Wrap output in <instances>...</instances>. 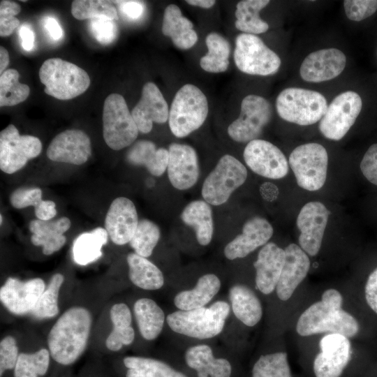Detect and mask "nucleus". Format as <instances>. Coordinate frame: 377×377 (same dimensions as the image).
<instances>
[{"mask_svg":"<svg viewBox=\"0 0 377 377\" xmlns=\"http://www.w3.org/2000/svg\"><path fill=\"white\" fill-rule=\"evenodd\" d=\"M92 326L90 311L81 306L66 309L47 334L51 357L61 365L74 363L87 348Z\"/></svg>","mask_w":377,"mask_h":377,"instance_id":"obj_1","label":"nucleus"},{"mask_svg":"<svg viewBox=\"0 0 377 377\" xmlns=\"http://www.w3.org/2000/svg\"><path fill=\"white\" fill-rule=\"evenodd\" d=\"M343 297L336 289L326 290L321 300L309 306L300 316L297 332L302 337L317 334H340L348 338L355 336L357 320L342 309Z\"/></svg>","mask_w":377,"mask_h":377,"instance_id":"obj_2","label":"nucleus"},{"mask_svg":"<svg viewBox=\"0 0 377 377\" xmlns=\"http://www.w3.org/2000/svg\"><path fill=\"white\" fill-rule=\"evenodd\" d=\"M229 313V304L224 301H217L209 307L174 311L168 315L166 321L176 333L205 339L222 332Z\"/></svg>","mask_w":377,"mask_h":377,"instance_id":"obj_3","label":"nucleus"},{"mask_svg":"<svg viewBox=\"0 0 377 377\" xmlns=\"http://www.w3.org/2000/svg\"><path fill=\"white\" fill-rule=\"evenodd\" d=\"M209 112L208 101L196 86L186 84L175 94L169 110L168 124L172 133L184 138L198 129Z\"/></svg>","mask_w":377,"mask_h":377,"instance_id":"obj_4","label":"nucleus"},{"mask_svg":"<svg viewBox=\"0 0 377 377\" xmlns=\"http://www.w3.org/2000/svg\"><path fill=\"white\" fill-rule=\"evenodd\" d=\"M44 91L59 100H69L83 94L90 85L87 73L78 66L60 58L45 60L39 71Z\"/></svg>","mask_w":377,"mask_h":377,"instance_id":"obj_5","label":"nucleus"},{"mask_svg":"<svg viewBox=\"0 0 377 377\" xmlns=\"http://www.w3.org/2000/svg\"><path fill=\"white\" fill-rule=\"evenodd\" d=\"M327 106L326 98L320 93L298 87L283 89L276 100L279 117L300 126H309L320 121Z\"/></svg>","mask_w":377,"mask_h":377,"instance_id":"obj_6","label":"nucleus"},{"mask_svg":"<svg viewBox=\"0 0 377 377\" xmlns=\"http://www.w3.org/2000/svg\"><path fill=\"white\" fill-rule=\"evenodd\" d=\"M139 130L124 98L117 93L105 100L103 110V135L107 145L120 150L131 145Z\"/></svg>","mask_w":377,"mask_h":377,"instance_id":"obj_7","label":"nucleus"},{"mask_svg":"<svg viewBox=\"0 0 377 377\" xmlns=\"http://www.w3.org/2000/svg\"><path fill=\"white\" fill-rule=\"evenodd\" d=\"M288 163L300 187L315 191L325 184L328 155L321 145L310 142L295 147L290 155Z\"/></svg>","mask_w":377,"mask_h":377,"instance_id":"obj_8","label":"nucleus"},{"mask_svg":"<svg viewBox=\"0 0 377 377\" xmlns=\"http://www.w3.org/2000/svg\"><path fill=\"white\" fill-rule=\"evenodd\" d=\"M246 177V167L235 157L225 154L205 179L202 196L209 205H223L245 182Z\"/></svg>","mask_w":377,"mask_h":377,"instance_id":"obj_9","label":"nucleus"},{"mask_svg":"<svg viewBox=\"0 0 377 377\" xmlns=\"http://www.w3.org/2000/svg\"><path fill=\"white\" fill-rule=\"evenodd\" d=\"M234 61L238 69L252 75L275 74L281 59L256 35L242 33L235 40Z\"/></svg>","mask_w":377,"mask_h":377,"instance_id":"obj_10","label":"nucleus"},{"mask_svg":"<svg viewBox=\"0 0 377 377\" xmlns=\"http://www.w3.org/2000/svg\"><path fill=\"white\" fill-rule=\"evenodd\" d=\"M272 117V108L267 99L248 95L242 101L239 117L228 126V134L236 142H249L258 139Z\"/></svg>","mask_w":377,"mask_h":377,"instance_id":"obj_11","label":"nucleus"},{"mask_svg":"<svg viewBox=\"0 0 377 377\" xmlns=\"http://www.w3.org/2000/svg\"><path fill=\"white\" fill-rule=\"evenodd\" d=\"M362 107V101L357 93H341L332 101L320 119V133L329 140H340L354 124Z\"/></svg>","mask_w":377,"mask_h":377,"instance_id":"obj_12","label":"nucleus"},{"mask_svg":"<svg viewBox=\"0 0 377 377\" xmlns=\"http://www.w3.org/2000/svg\"><path fill=\"white\" fill-rule=\"evenodd\" d=\"M41 150L42 143L37 137L20 135L13 124H9L0 133V169L13 174L37 157Z\"/></svg>","mask_w":377,"mask_h":377,"instance_id":"obj_13","label":"nucleus"},{"mask_svg":"<svg viewBox=\"0 0 377 377\" xmlns=\"http://www.w3.org/2000/svg\"><path fill=\"white\" fill-rule=\"evenodd\" d=\"M243 156L248 167L262 177L279 179L288 172L289 163L284 154L267 140L256 139L248 142Z\"/></svg>","mask_w":377,"mask_h":377,"instance_id":"obj_14","label":"nucleus"},{"mask_svg":"<svg viewBox=\"0 0 377 377\" xmlns=\"http://www.w3.org/2000/svg\"><path fill=\"white\" fill-rule=\"evenodd\" d=\"M320 352L313 361L316 377H340L351 357V344L340 334H327L319 342Z\"/></svg>","mask_w":377,"mask_h":377,"instance_id":"obj_15","label":"nucleus"},{"mask_svg":"<svg viewBox=\"0 0 377 377\" xmlns=\"http://www.w3.org/2000/svg\"><path fill=\"white\" fill-rule=\"evenodd\" d=\"M329 214L324 204L313 201L305 204L297 216L299 244L311 256H315L320 251Z\"/></svg>","mask_w":377,"mask_h":377,"instance_id":"obj_16","label":"nucleus"},{"mask_svg":"<svg viewBox=\"0 0 377 377\" xmlns=\"http://www.w3.org/2000/svg\"><path fill=\"white\" fill-rule=\"evenodd\" d=\"M46 288L40 278L21 281L8 277L0 288V300L15 315L31 313Z\"/></svg>","mask_w":377,"mask_h":377,"instance_id":"obj_17","label":"nucleus"},{"mask_svg":"<svg viewBox=\"0 0 377 377\" xmlns=\"http://www.w3.org/2000/svg\"><path fill=\"white\" fill-rule=\"evenodd\" d=\"M168 151L167 172L170 184L178 190L189 189L196 184L200 175L195 150L186 144L172 143Z\"/></svg>","mask_w":377,"mask_h":377,"instance_id":"obj_18","label":"nucleus"},{"mask_svg":"<svg viewBox=\"0 0 377 377\" xmlns=\"http://www.w3.org/2000/svg\"><path fill=\"white\" fill-rule=\"evenodd\" d=\"M91 154V140L82 131L66 130L56 135L47 149V156L52 161L82 165Z\"/></svg>","mask_w":377,"mask_h":377,"instance_id":"obj_19","label":"nucleus"},{"mask_svg":"<svg viewBox=\"0 0 377 377\" xmlns=\"http://www.w3.org/2000/svg\"><path fill=\"white\" fill-rule=\"evenodd\" d=\"M346 57L337 48H325L310 53L302 61L300 73L309 82L332 80L345 68Z\"/></svg>","mask_w":377,"mask_h":377,"instance_id":"obj_20","label":"nucleus"},{"mask_svg":"<svg viewBox=\"0 0 377 377\" xmlns=\"http://www.w3.org/2000/svg\"><path fill=\"white\" fill-rule=\"evenodd\" d=\"M138 213L134 203L128 198H115L108 210L105 229L112 242L117 245L129 243L138 225Z\"/></svg>","mask_w":377,"mask_h":377,"instance_id":"obj_21","label":"nucleus"},{"mask_svg":"<svg viewBox=\"0 0 377 377\" xmlns=\"http://www.w3.org/2000/svg\"><path fill=\"white\" fill-rule=\"evenodd\" d=\"M169 108L158 87L152 82L145 84L140 101L131 114L138 128L142 133H149L153 122L163 124L168 121Z\"/></svg>","mask_w":377,"mask_h":377,"instance_id":"obj_22","label":"nucleus"},{"mask_svg":"<svg viewBox=\"0 0 377 377\" xmlns=\"http://www.w3.org/2000/svg\"><path fill=\"white\" fill-rule=\"evenodd\" d=\"M273 233V227L267 219L253 217L244 224L242 233L226 244L224 255L229 260L244 258L266 244Z\"/></svg>","mask_w":377,"mask_h":377,"instance_id":"obj_23","label":"nucleus"},{"mask_svg":"<svg viewBox=\"0 0 377 377\" xmlns=\"http://www.w3.org/2000/svg\"><path fill=\"white\" fill-rule=\"evenodd\" d=\"M284 250V265L275 289L277 297L282 301L291 297L310 268L309 258L300 246L290 244Z\"/></svg>","mask_w":377,"mask_h":377,"instance_id":"obj_24","label":"nucleus"},{"mask_svg":"<svg viewBox=\"0 0 377 377\" xmlns=\"http://www.w3.org/2000/svg\"><path fill=\"white\" fill-rule=\"evenodd\" d=\"M285 261V250L274 242H267L259 251L253 263L256 285L263 294L272 293L277 286Z\"/></svg>","mask_w":377,"mask_h":377,"instance_id":"obj_25","label":"nucleus"},{"mask_svg":"<svg viewBox=\"0 0 377 377\" xmlns=\"http://www.w3.org/2000/svg\"><path fill=\"white\" fill-rule=\"evenodd\" d=\"M71 227V221L67 217H61L54 221L32 220L29 223V230L32 232L31 241L35 246H43L45 255H51L65 244L66 238L64 233Z\"/></svg>","mask_w":377,"mask_h":377,"instance_id":"obj_26","label":"nucleus"},{"mask_svg":"<svg viewBox=\"0 0 377 377\" xmlns=\"http://www.w3.org/2000/svg\"><path fill=\"white\" fill-rule=\"evenodd\" d=\"M193 23L183 16L175 4L168 5L164 10L162 32L172 39L174 45L182 50L191 48L198 40Z\"/></svg>","mask_w":377,"mask_h":377,"instance_id":"obj_27","label":"nucleus"},{"mask_svg":"<svg viewBox=\"0 0 377 377\" xmlns=\"http://www.w3.org/2000/svg\"><path fill=\"white\" fill-rule=\"evenodd\" d=\"M187 365L197 371L198 377H230L231 365L224 358H215L212 348L205 344L187 349L185 353Z\"/></svg>","mask_w":377,"mask_h":377,"instance_id":"obj_28","label":"nucleus"},{"mask_svg":"<svg viewBox=\"0 0 377 377\" xmlns=\"http://www.w3.org/2000/svg\"><path fill=\"white\" fill-rule=\"evenodd\" d=\"M126 161L133 165L145 166L150 174L160 177L167 170L169 151L165 148L157 149L151 141L141 140L128 150Z\"/></svg>","mask_w":377,"mask_h":377,"instance_id":"obj_29","label":"nucleus"},{"mask_svg":"<svg viewBox=\"0 0 377 377\" xmlns=\"http://www.w3.org/2000/svg\"><path fill=\"white\" fill-rule=\"evenodd\" d=\"M220 288L221 281L217 276L205 274L198 279L193 289L181 291L175 295V305L183 311L204 307L218 293Z\"/></svg>","mask_w":377,"mask_h":377,"instance_id":"obj_30","label":"nucleus"},{"mask_svg":"<svg viewBox=\"0 0 377 377\" xmlns=\"http://www.w3.org/2000/svg\"><path fill=\"white\" fill-rule=\"evenodd\" d=\"M182 221L193 228L198 242L202 246L208 245L214 233L212 210L205 200H195L189 202L183 209Z\"/></svg>","mask_w":377,"mask_h":377,"instance_id":"obj_31","label":"nucleus"},{"mask_svg":"<svg viewBox=\"0 0 377 377\" xmlns=\"http://www.w3.org/2000/svg\"><path fill=\"white\" fill-rule=\"evenodd\" d=\"M229 298L235 316L242 323L253 327L260 320L262 305L250 288L242 284L235 285L229 290Z\"/></svg>","mask_w":377,"mask_h":377,"instance_id":"obj_32","label":"nucleus"},{"mask_svg":"<svg viewBox=\"0 0 377 377\" xmlns=\"http://www.w3.org/2000/svg\"><path fill=\"white\" fill-rule=\"evenodd\" d=\"M133 311L141 336L149 341L156 339L165 322L162 309L154 300L143 297L135 302Z\"/></svg>","mask_w":377,"mask_h":377,"instance_id":"obj_33","label":"nucleus"},{"mask_svg":"<svg viewBox=\"0 0 377 377\" xmlns=\"http://www.w3.org/2000/svg\"><path fill=\"white\" fill-rule=\"evenodd\" d=\"M128 276L137 287L146 290L160 289L164 284V277L160 269L147 258L135 253L127 256Z\"/></svg>","mask_w":377,"mask_h":377,"instance_id":"obj_34","label":"nucleus"},{"mask_svg":"<svg viewBox=\"0 0 377 377\" xmlns=\"http://www.w3.org/2000/svg\"><path fill=\"white\" fill-rule=\"evenodd\" d=\"M108 234L105 228H96L80 234L74 241L73 256L75 262L87 265L102 256V247L108 242Z\"/></svg>","mask_w":377,"mask_h":377,"instance_id":"obj_35","label":"nucleus"},{"mask_svg":"<svg viewBox=\"0 0 377 377\" xmlns=\"http://www.w3.org/2000/svg\"><path fill=\"white\" fill-rule=\"evenodd\" d=\"M268 0H243L236 6L235 27L249 34H260L266 32L269 24L259 15L260 11L267 6Z\"/></svg>","mask_w":377,"mask_h":377,"instance_id":"obj_36","label":"nucleus"},{"mask_svg":"<svg viewBox=\"0 0 377 377\" xmlns=\"http://www.w3.org/2000/svg\"><path fill=\"white\" fill-rule=\"evenodd\" d=\"M123 362L127 368L126 377H187L168 364L150 357L127 356Z\"/></svg>","mask_w":377,"mask_h":377,"instance_id":"obj_37","label":"nucleus"},{"mask_svg":"<svg viewBox=\"0 0 377 377\" xmlns=\"http://www.w3.org/2000/svg\"><path fill=\"white\" fill-rule=\"evenodd\" d=\"M208 52L201 57L200 67L209 73H222L229 66L230 46L228 41L217 33L212 32L205 38Z\"/></svg>","mask_w":377,"mask_h":377,"instance_id":"obj_38","label":"nucleus"},{"mask_svg":"<svg viewBox=\"0 0 377 377\" xmlns=\"http://www.w3.org/2000/svg\"><path fill=\"white\" fill-rule=\"evenodd\" d=\"M48 348H40L34 353H20L14 377H38L45 375L50 362Z\"/></svg>","mask_w":377,"mask_h":377,"instance_id":"obj_39","label":"nucleus"},{"mask_svg":"<svg viewBox=\"0 0 377 377\" xmlns=\"http://www.w3.org/2000/svg\"><path fill=\"white\" fill-rule=\"evenodd\" d=\"M64 281L63 274H54L30 313L40 319L55 317L59 312V295Z\"/></svg>","mask_w":377,"mask_h":377,"instance_id":"obj_40","label":"nucleus"},{"mask_svg":"<svg viewBox=\"0 0 377 377\" xmlns=\"http://www.w3.org/2000/svg\"><path fill=\"white\" fill-rule=\"evenodd\" d=\"M15 69H8L0 76V106H13L24 101L30 94L28 85L19 82Z\"/></svg>","mask_w":377,"mask_h":377,"instance_id":"obj_41","label":"nucleus"},{"mask_svg":"<svg viewBox=\"0 0 377 377\" xmlns=\"http://www.w3.org/2000/svg\"><path fill=\"white\" fill-rule=\"evenodd\" d=\"M160 237V229L155 223L148 219H142L139 221L129 244L135 253L147 258L151 255Z\"/></svg>","mask_w":377,"mask_h":377,"instance_id":"obj_42","label":"nucleus"},{"mask_svg":"<svg viewBox=\"0 0 377 377\" xmlns=\"http://www.w3.org/2000/svg\"><path fill=\"white\" fill-rule=\"evenodd\" d=\"M252 377H292L284 352L261 355L252 369Z\"/></svg>","mask_w":377,"mask_h":377,"instance_id":"obj_43","label":"nucleus"},{"mask_svg":"<svg viewBox=\"0 0 377 377\" xmlns=\"http://www.w3.org/2000/svg\"><path fill=\"white\" fill-rule=\"evenodd\" d=\"M71 14L77 20L105 17L117 20L116 8L108 1L94 0H76L71 3Z\"/></svg>","mask_w":377,"mask_h":377,"instance_id":"obj_44","label":"nucleus"},{"mask_svg":"<svg viewBox=\"0 0 377 377\" xmlns=\"http://www.w3.org/2000/svg\"><path fill=\"white\" fill-rule=\"evenodd\" d=\"M21 10L20 6L13 1L3 0L0 3V35L10 36L19 24V20L15 16Z\"/></svg>","mask_w":377,"mask_h":377,"instance_id":"obj_45","label":"nucleus"},{"mask_svg":"<svg viewBox=\"0 0 377 377\" xmlns=\"http://www.w3.org/2000/svg\"><path fill=\"white\" fill-rule=\"evenodd\" d=\"M89 30L92 36L102 45L112 43L117 34V28L113 20L105 17L90 20Z\"/></svg>","mask_w":377,"mask_h":377,"instance_id":"obj_46","label":"nucleus"},{"mask_svg":"<svg viewBox=\"0 0 377 377\" xmlns=\"http://www.w3.org/2000/svg\"><path fill=\"white\" fill-rule=\"evenodd\" d=\"M20 355L17 341L11 335H7L0 341V376L6 371L14 369Z\"/></svg>","mask_w":377,"mask_h":377,"instance_id":"obj_47","label":"nucleus"},{"mask_svg":"<svg viewBox=\"0 0 377 377\" xmlns=\"http://www.w3.org/2000/svg\"><path fill=\"white\" fill-rule=\"evenodd\" d=\"M343 6L346 17L352 21L359 22L377 10V0H345Z\"/></svg>","mask_w":377,"mask_h":377,"instance_id":"obj_48","label":"nucleus"},{"mask_svg":"<svg viewBox=\"0 0 377 377\" xmlns=\"http://www.w3.org/2000/svg\"><path fill=\"white\" fill-rule=\"evenodd\" d=\"M42 200V191L39 188H20L15 190L10 196V204L16 209L29 206L35 208Z\"/></svg>","mask_w":377,"mask_h":377,"instance_id":"obj_49","label":"nucleus"},{"mask_svg":"<svg viewBox=\"0 0 377 377\" xmlns=\"http://www.w3.org/2000/svg\"><path fill=\"white\" fill-rule=\"evenodd\" d=\"M135 339V331L132 326L125 328L113 327L105 340L107 348L118 351L124 346L131 344Z\"/></svg>","mask_w":377,"mask_h":377,"instance_id":"obj_50","label":"nucleus"},{"mask_svg":"<svg viewBox=\"0 0 377 377\" xmlns=\"http://www.w3.org/2000/svg\"><path fill=\"white\" fill-rule=\"evenodd\" d=\"M360 169L367 179L377 186V143L371 145L364 154Z\"/></svg>","mask_w":377,"mask_h":377,"instance_id":"obj_51","label":"nucleus"},{"mask_svg":"<svg viewBox=\"0 0 377 377\" xmlns=\"http://www.w3.org/2000/svg\"><path fill=\"white\" fill-rule=\"evenodd\" d=\"M110 318L113 327L125 328L131 326V312L124 303L114 304L110 309Z\"/></svg>","mask_w":377,"mask_h":377,"instance_id":"obj_52","label":"nucleus"},{"mask_svg":"<svg viewBox=\"0 0 377 377\" xmlns=\"http://www.w3.org/2000/svg\"><path fill=\"white\" fill-rule=\"evenodd\" d=\"M364 295L367 304L377 314V267L368 276Z\"/></svg>","mask_w":377,"mask_h":377,"instance_id":"obj_53","label":"nucleus"},{"mask_svg":"<svg viewBox=\"0 0 377 377\" xmlns=\"http://www.w3.org/2000/svg\"><path fill=\"white\" fill-rule=\"evenodd\" d=\"M119 3L121 12L128 19L137 20L143 14L145 8L138 1H120Z\"/></svg>","mask_w":377,"mask_h":377,"instance_id":"obj_54","label":"nucleus"},{"mask_svg":"<svg viewBox=\"0 0 377 377\" xmlns=\"http://www.w3.org/2000/svg\"><path fill=\"white\" fill-rule=\"evenodd\" d=\"M55 207V203L52 200H42L34 208L35 214L39 220L50 221L57 214Z\"/></svg>","mask_w":377,"mask_h":377,"instance_id":"obj_55","label":"nucleus"},{"mask_svg":"<svg viewBox=\"0 0 377 377\" xmlns=\"http://www.w3.org/2000/svg\"><path fill=\"white\" fill-rule=\"evenodd\" d=\"M19 35L22 40L24 50L31 51L34 45V34L31 29L27 24H23L19 31Z\"/></svg>","mask_w":377,"mask_h":377,"instance_id":"obj_56","label":"nucleus"},{"mask_svg":"<svg viewBox=\"0 0 377 377\" xmlns=\"http://www.w3.org/2000/svg\"><path fill=\"white\" fill-rule=\"evenodd\" d=\"M45 27L54 40H59L63 36V31L58 22L53 17L45 20Z\"/></svg>","mask_w":377,"mask_h":377,"instance_id":"obj_57","label":"nucleus"},{"mask_svg":"<svg viewBox=\"0 0 377 377\" xmlns=\"http://www.w3.org/2000/svg\"><path fill=\"white\" fill-rule=\"evenodd\" d=\"M9 64V54L7 50L0 47V73L2 74Z\"/></svg>","mask_w":377,"mask_h":377,"instance_id":"obj_58","label":"nucleus"},{"mask_svg":"<svg viewBox=\"0 0 377 377\" xmlns=\"http://www.w3.org/2000/svg\"><path fill=\"white\" fill-rule=\"evenodd\" d=\"M186 2L189 5L203 8H210L216 3L214 0H187Z\"/></svg>","mask_w":377,"mask_h":377,"instance_id":"obj_59","label":"nucleus"},{"mask_svg":"<svg viewBox=\"0 0 377 377\" xmlns=\"http://www.w3.org/2000/svg\"><path fill=\"white\" fill-rule=\"evenodd\" d=\"M2 222H3V216H2V215L1 214V215H0V223H1V224L2 223Z\"/></svg>","mask_w":377,"mask_h":377,"instance_id":"obj_60","label":"nucleus"}]
</instances>
